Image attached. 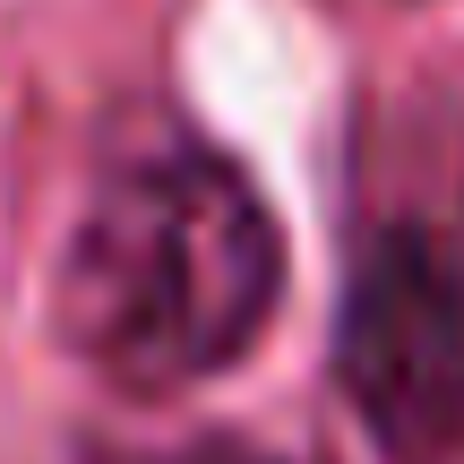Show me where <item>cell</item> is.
Returning a JSON list of instances; mask_svg holds the SVG:
<instances>
[{"instance_id": "6da1fadb", "label": "cell", "mask_w": 464, "mask_h": 464, "mask_svg": "<svg viewBox=\"0 0 464 464\" xmlns=\"http://www.w3.org/2000/svg\"><path fill=\"white\" fill-rule=\"evenodd\" d=\"M284 301V224L216 147L121 155L52 266V335L121 396H181L258 353Z\"/></svg>"}, {"instance_id": "7a4b0ae2", "label": "cell", "mask_w": 464, "mask_h": 464, "mask_svg": "<svg viewBox=\"0 0 464 464\" xmlns=\"http://www.w3.org/2000/svg\"><path fill=\"white\" fill-rule=\"evenodd\" d=\"M335 387L387 464L464 456V232L396 216L362 232L335 293Z\"/></svg>"}, {"instance_id": "3957f363", "label": "cell", "mask_w": 464, "mask_h": 464, "mask_svg": "<svg viewBox=\"0 0 464 464\" xmlns=\"http://www.w3.org/2000/svg\"><path fill=\"white\" fill-rule=\"evenodd\" d=\"M103 464H284V456H258L241 439H198V448H172V456H103Z\"/></svg>"}]
</instances>
